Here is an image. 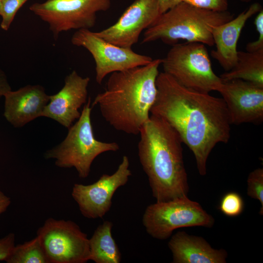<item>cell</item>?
Segmentation results:
<instances>
[{
    "instance_id": "1",
    "label": "cell",
    "mask_w": 263,
    "mask_h": 263,
    "mask_svg": "<svg viewBox=\"0 0 263 263\" xmlns=\"http://www.w3.org/2000/svg\"><path fill=\"white\" fill-rule=\"evenodd\" d=\"M157 94L150 114L166 121L193 152L199 174L207 173L209 154L220 143H227L231 123L223 98L186 88L159 73Z\"/></svg>"
},
{
    "instance_id": "2",
    "label": "cell",
    "mask_w": 263,
    "mask_h": 263,
    "mask_svg": "<svg viewBox=\"0 0 263 263\" xmlns=\"http://www.w3.org/2000/svg\"><path fill=\"white\" fill-rule=\"evenodd\" d=\"M162 59L110 74L104 91L92 103L117 131L137 135L150 116L156 97V81Z\"/></svg>"
},
{
    "instance_id": "3",
    "label": "cell",
    "mask_w": 263,
    "mask_h": 263,
    "mask_svg": "<svg viewBox=\"0 0 263 263\" xmlns=\"http://www.w3.org/2000/svg\"><path fill=\"white\" fill-rule=\"evenodd\" d=\"M139 134V159L156 202L187 196L183 143L177 132L164 119L150 114Z\"/></svg>"
},
{
    "instance_id": "4",
    "label": "cell",
    "mask_w": 263,
    "mask_h": 263,
    "mask_svg": "<svg viewBox=\"0 0 263 263\" xmlns=\"http://www.w3.org/2000/svg\"><path fill=\"white\" fill-rule=\"evenodd\" d=\"M230 12H216L181 1L165 13L144 32L142 43L161 40L173 45L179 40L214 46L212 28L234 18Z\"/></svg>"
},
{
    "instance_id": "5",
    "label": "cell",
    "mask_w": 263,
    "mask_h": 263,
    "mask_svg": "<svg viewBox=\"0 0 263 263\" xmlns=\"http://www.w3.org/2000/svg\"><path fill=\"white\" fill-rule=\"evenodd\" d=\"M91 111L89 98L79 118L68 128L65 138L44 154L46 159H55V164L58 167L74 168L81 178L89 176L91 165L99 155L119 149L116 142H102L95 138L91 123Z\"/></svg>"
},
{
    "instance_id": "6",
    "label": "cell",
    "mask_w": 263,
    "mask_h": 263,
    "mask_svg": "<svg viewBox=\"0 0 263 263\" xmlns=\"http://www.w3.org/2000/svg\"><path fill=\"white\" fill-rule=\"evenodd\" d=\"M164 72L188 89L209 93L218 92L223 81L212 69L206 45L185 42L172 45L161 64Z\"/></svg>"
},
{
    "instance_id": "7",
    "label": "cell",
    "mask_w": 263,
    "mask_h": 263,
    "mask_svg": "<svg viewBox=\"0 0 263 263\" xmlns=\"http://www.w3.org/2000/svg\"><path fill=\"white\" fill-rule=\"evenodd\" d=\"M142 223L151 237L165 240L179 228L211 227L214 219L198 203L186 196L149 205L143 214Z\"/></svg>"
},
{
    "instance_id": "8",
    "label": "cell",
    "mask_w": 263,
    "mask_h": 263,
    "mask_svg": "<svg viewBox=\"0 0 263 263\" xmlns=\"http://www.w3.org/2000/svg\"><path fill=\"white\" fill-rule=\"evenodd\" d=\"M112 0H46L30 5L29 10L49 25L56 39L59 34L71 30L90 29L97 14L108 10Z\"/></svg>"
},
{
    "instance_id": "9",
    "label": "cell",
    "mask_w": 263,
    "mask_h": 263,
    "mask_svg": "<svg viewBox=\"0 0 263 263\" xmlns=\"http://www.w3.org/2000/svg\"><path fill=\"white\" fill-rule=\"evenodd\" d=\"M49 263H85L90 261L89 239L70 220L47 219L37 235Z\"/></svg>"
},
{
    "instance_id": "10",
    "label": "cell",
    "mask_w": 263,
    "mask_h": 263,
    "mask_svg": "<svg viewBox=\"0 0 263 263\" xmlns=\"http://www.w3.org/2000/svg\"><path fill=\"white\" fill-rule=\"evenodd\" d=\"M71 41L73 45L83 47L92 55L95 65V80L98 84H101L108 75L148 64L153 59L132 49L109 42L90 29L76 30Z\"/></svg>"
},
{
    "instance_id": "11",
    "label": "cell",
    "mask_w": 263,
    "mask_h": 263,
    "mask_svg": "<svg viewBox=\"0 0 263 263\" xmlns=\"http://www.w3.org/2000/svg\"><path fill=\"white\" fill-rule=\"evenodd\" d=\"M131 175L129 158L124 155L112 174H104L92 184H74L72 196L82 215L88 219L103 218L110 209L114 193L127 184Z\"/></svg>"
},
{
    "instance_id": "12",
    "label": "cell",
    "mask_w": 263,
    "mask_h": 263,
    "mask_svg": "<svg viewBox=\"0 0 263 263\" xmlns=\"http://www.w3.org/2000/svg\"><path fill=\"white\" fill-rule=\"evenodd\" d=\"M160 15L158 0H135L114 24L94 34L113 44L132 49L141 33Z\"/></svg>"
},
{
    "instance_id": "13",
    "label": "cell",
    "mask_w": 263,
    "mask_h": 263,
    "mask_svg": "<svg viewBox=\"0 0 263 263\" xmlns=\"http://www.w3.org/2000/svg\"><path fill=\"white\" fill-rule=\"evenodd\" d=\"M231 124H261L263 121V87L242 79L223 81L218 91Z\"/></svg>"
},
{
    "instance_id": "14",
    "label": "cell",
    "mask_w": 263,
    "mask_h": 263,
    "mask_svg": "<svg viewBox=\"0 0 263 263\" xmlns=\"http://www.w3.org/2000/svg\"><path fill=\"white\" fill-rule=\"evenodd\" d=\"M89 77H82L74 70L64 80V85L56 94L49 95V101L41 116L51 118L69 128L81 114L79 109L87 102Z\"/></svg>"
},
{
    "instance_id": "15",
    "label": "cell",
    "mask_w": 263,
    "mask_h": 263,
    "mask_svg": "<svg viewBox=\"0 0 263 263\" xmlns=\"http://www.w3.org/2000/svg\"><path fill=\"white\" fill-rule=\"evenodd\" d=\"M3 115L15 128H20L41 116L49 101V95L40 85H27L18 90L6 93Z\"/></svg>"
},
{
    "instance_id": "16",
    "label": "cell",
    "mask_w": 263,
    "mask_h": 263,
    "mask_svg": "<svg viewBox=\"0 0 263 263\" xmlns=\"http://www.w3.org/2000/svg\"><path fill=\"white\" fill-rule=\"evenodd\" d=\"M262 9L259 3L254 2L237 17L212 28L215 49L211 52V56L225 72L231 70L236 63L238 42L245 23Z\"/></svg>"
},
{
    "instance_id": "17",
    "label": "cell",
    "mask_w": 263,
    "mask_h": 263,
    "mask_svg": "<svg viewBox=\"0 0 263 263\" xmlns=\"http://www.w3.org/2000/svg\"><path fill=\"white\" fill-rule=\"evenodd\" d=\"M173 263H225L227 252L216 249L203 238L178 231L168 243Z\"/></svg>"
},
{
    "instance_id": "18",
    "label": "cell",
    "mask_w": 263,
    "mask_h": 263,
    "mask_svg": "<svg viewBox=\"0 0 263 263\" xmlns=\"http://www.w3.org/2000/svg\"><path fill=\"white\" fill-rule=\"evenodd\" d=\"M220 77L223 81L239 79L263 87V49L254 52L238 51L234 66Z\"/></svg>"
},
{
    "instance_id": "19",
    "label": "cell",
    "mask_w": 263,
    "mask_h": 263,
    "mask_svg": "<svg viewBox=\"0 0 263 263\" xmlns=\"http://www.w3.org/2000/svg\"><path fill=\"white\" fill-rule=\"evenodd\" d=\"M112 222L105 221L89 239L90 260L95 263H119L121 255L112 236Z\"/></svg>"
},
{
    "instance_id": "20",
    "label": "cell",
    "mask_w": 263,
    "mask_h": 263,
    "mask_svg": "<svg viewBox=\"0 0 263 263\" xmlns=\"http://www.w3.org/2000/svg\"><path fill=\"white\" fill-rule=\"evenodd\" d=\"M7 263H49L40 241L37 236L22 244L15 245Z\"/></svg>"
},
{
    "instance_id": "21",
    "label": "cell",
    "mask_w": 263,
    "mask_h": 263,
    "mask_svg": "<svg viewBox=\"0 0 263 263\" xmlns=\"http://www.w3.org/2000/svg\"><path fill=\"white\" fill-rule=\"evenodd\" d=\"M244 207V202L241 195L236 192L230 191L222 198L219 209L227 216L236 217L243 212Z\"/></svg>"
},
{
    "instance_id": "22",
    "label": "cell",
    "mask_w": 263,
    "mask_h": 263,
    "mask_svg": "<svg viewBox=\"0 0 263 263\" xmlns=\"http://www.w3.org/2000/svg\"><path fill=\"white\" fill-rule=\"evenodd\" d=\"M247 195L258 200L261 204L260 214H263V169L258 168L251 171L247 178Z\"/></svg>"
},
{
    "instance_id": "23",
    "label": "cell",
    "mask_w": 263,
    "mask_h": 263,
    "mask_svg": "<svg viewBox=\"0 0 263 263\" xmlns=\"http://www.w3.org/2000/svg\"><path fill=\"white\" fill-rule=\"evenodd\" d=\"M28 0H1L0 28L7 31L19 9Z\"/></svg>"
},
{
    "instance_id": "24",
    "label": "cell",
    "mask_w": 263,
    "mask_h": 263,
    "mask_svg": "<svg viewBox=\"0 0 263 263\" xmlns=\"http://www.w3.org/2000/svg\"><path fill=\"white\" fill-rule=\"evenodd\" d=\"M194 6L216 12L227 11L228 0H182Z\"/></svg>"
},
{
    "instance_id": "25",
    "label": "cell",
    "mask_w": 263,
    "mask_h": 263,
    "mask_svg": "<svg viewBox=\"0 0 263 263\" xmlns=\"http://www.w3.org/2000/svg\"><path fill=\"white\" fill-rule=\"evenodd\" d=\"M15 245V235L13 233L0 239V261H7Z\"/></svg>"
},
{
    "instance_id": "26",
    "label": "cell",
    "mask_w": 263,
    "mask_h": 263,
    "mask_svg": "<svg viewBox=\"0 0 263 263\" xmlns=\"http://www.w3.org/2000/svg\"><path fill=\"white\" fill-rule=\"evenodd\" d=\"M12 90L5 72L0 68V98Z\"/></svg>"
},
{
    "instance_id": "27",
    "label": "cell",
    "mask_w": 263,
    "mask_h": 263,
    "mask_svg": "<svg viewBox=\"0 0 263 263\" xmlns=\"http://www.w3.org/2000/svg\"><path fill=\"white\" fill-rule=\"evenodd\" d=\"M181 1H182V0H158L161 14L165 13Z\"/></svg>"
},
{
    "instance_id": "28",
    "label": "cell",
    "mask_w": 263,
    "mask_h": 263,
    "mask_svg": "<svg viewBox=\"0 0 263 263\" xmlns=\"http://www.w3.org/2000/svg\"><path fill=\"white\" fill-rule=\"evenodd\" d=\"M11 204L10 198L0 190V214L5 212Z\"/></svg>"
},
{
    "instance_id": "29",
    "label": "cell",
    "mask_w": 263,
    "mask_h": 263,
    "mask_svg": "<svg viewBox=\"0 0 263 263\" xmlns=\"http://www.w3.org/2000/svg\"><path fill=\"white\" fill-rule=\"evenodd\" d=\"M241 0L243 2H248L250 1L251 0Z\"/></svg>"
},
{
    "instance_id": "30",
    "label": "cell",
    "mask_w": 263,
    "mask_h": 263,
    "mask_svg": "<svg viewBox=\"0 0 263 263\" xmlns=\"http://www.w3.org/2000/svg\"><path fill=\"white\" fill-rule=\"evenodd\" d=\"M1 0H0V14L1 12Z\"/></svg>"
}]
</instances>
